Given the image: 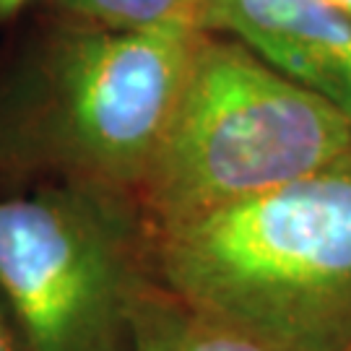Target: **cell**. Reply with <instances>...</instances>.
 Returning <instances> with one entry per match:
<instances>
[{"label": "cell", "mask_w": 351, "mask_h": 351, "mask_svg": "<svg viewBox=\"0 0 351 351\" xmlns=\"http://www.w3.org/2000/svg\"><path fill=\"white\" fill-rule=\"evenodd\" d=\"M154 229L164 289L268 351H351V159Z\"/></svg>", "instance_id": "cell-1"}, {"label": "cell", "mask_w": 351, "mask_h": 351, "mask_svg": "<svg viewBox=\"0 0 351 351\" xmlns=\"http://www.w3.org/2000/svg\"><path fill=\"white\" fill-rule=\"evenodd\" d=\"M349 159L351 117L239 42L203 34L136 201L151 226H167Z\"/></svg>", "instance_id": "cell-2"}, {"label": "cell", "mask_w": 351, "mask_h": 351, "mask_svg": "<svg viewBox=\"0 0 351 351\" xmlns=\"http://www.w3.org/2000/svg\"><path fill=\"white\" fill-rule=\"evenodd\" d=\"M154 229L94 182L0 198V297L29 351H133Z\"/></svg>", "instance_id": "cell-3"}, {"label": "cell", "mask_w": 351, "mask_h": 351, "mask_svg": "<svg viewBox=\"0 0 351 351\" xmlns=\"http://www.w3.org/2000/svg\"><path fill=\"white\" fill-rule=\"evenodd\" d=\"M201 37V29H91L60 47L52 65L50 123L84 182L138 190Z\"/></svg>", "instance_id": "cell-4"}, {"label": "cell", "mask_w": 351, "mask_h": 351, "mask_svg": "<svg viewBox=\"0 0 351 351\" xmlns=\"http://www.w3.org/2000/svg\"><path fill=\"white\" fill-rule=\"evenodd\" d=\"M206 29L351 117V16L328 0H203Z\"/></svg>", "instance_id": "cell-5"}, {"label": "cell", "mask_w": 351, "mask_h": 351, "mask_svg": "<svg viewBox=\"0 0 351 351\" xmlns=\"http://www.w3.org/2000/svg\"><path fill=\"white\" fill-rule=\"evenodd\" d=\"M133 351H268L211 315L175 297L159 278L143 294L136 313Z\"/></svg>", "instance_id": "cell-6"}, {"label": "cell", "mask_w": 351, "mask_h": 351, "mask_svg": "<svg viewBox=\"0 0 351 351\" xmlns=\"http://www.w3.org/2000/svg\"><path fill=\"white\" fill-rule=\"evenodd\" d=\"M58 5L110 32H203V0H58Z\"/></svg>", "instance_id": "cell-7"}, {"label": "cell", "mask_w": 351, "mask_h": 351, "mask_svg": "<svg viewBox=\"0 0 351 351\" xmlns=\"http://www.w3.org/2000/svg\"><path fill=\"white\" fill-rule=\"evenodd\" d=\"M0 351H29L3 297H0Z\"/></svg>", "instance_id": "cell-8"}, {"label": "cell", "mask_w": 351, "mask_h": 351, "mask_svg": "<svg viewBox=\"0 0 351 351\" xmlns=\"http://www.w3.org/2000/svg\"><path fill=\"white\" fill-rule=\"evenodd\" d=\"M29 0H0V19H8L11 13H16L19 8H24Z\"/></svg>", "instance_id": "cell-9"}, {"label": "cell", "mask_w": 351, "mask_h": 351, "mask_svg": "<svg viewBox=\"0 0 351 351\" xmlns=\"http://www.w3.org/2000/svg\"><path fill=\"white\" fill-rule=\"evenodd\" d=\"M330 5H336L339 11H343L346 16H351V0H328Z\"/></svg>", "instance_id": "cell-10"}]
</instances>
